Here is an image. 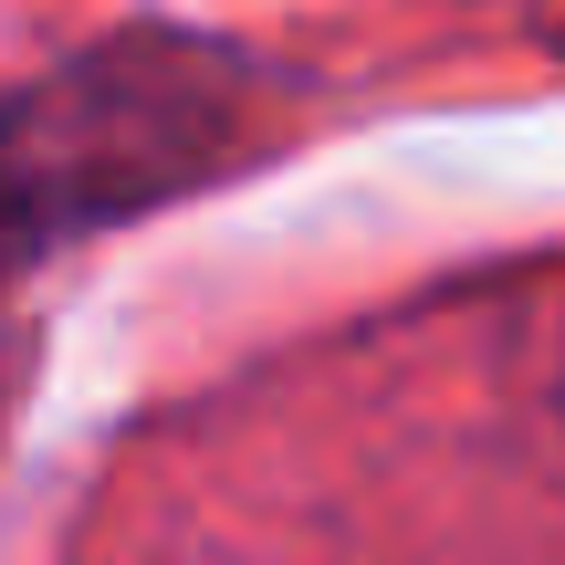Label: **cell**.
Segmentation results:
<instances>
[{
    "label": "cell",
    "instance_id": "obj_1",
    "mask_svg": "<svg viewBox=\"0 0 565 565\" xmlns=\"http://www.w3.org/2000/svg\"><path fill=\"white\" fill-rule=\"evenodd\" d=\"M282 105V63L200 21H126L42 63L0 95V294L95 231L158 221L168 200L231 179L252 147H273Z\"/></svg>",
    "mask_w": 565,
    "mask_h": 565
}]
</instances>
